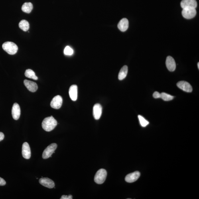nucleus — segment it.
<instances>
[{"mask_svg": "<svg viewBox=\"0 0 199 199\" xmlns=\"http://www.w3.org/2000/svg\"><path fill=\"white\" fill-rule=\"evenodd\" d=\"M20 113H21V111H20L19 105L17 103H14L12 109V114L13 119L16 120L19 119Z\"/></svg>", "mask_w": 199, "mask_h": 199, "instance_id": "nucleus-12", "label": "nucleus"}, {"mask_svg": "<svg viewBox=\"0 0 199 199\" xmlns=\"http://www.w3.org/2000/svg\"><path fill=\"white\" fill-rule=\"evenodd\" d=\"M57 125V122L52 116L46 118L42 121V126L45 131L50 132L53 130Z\"/></svg>", "mask_w": 199, "mask_h": 199, "instance_id": "nucleus-1", "label": "nucleus"}, {"mask_svg": "<svg viewBox=\"0 0 199 199\" xmlns=\"http://www.w3.org/2000/svg\"><path fill=\"white\" fill-rule=\"evenodd\" d=\"M140 175L141 174L138 171H136L128 174L125 178V181L129 183L135 182L139 178Z\"/></svg>", "mask_w": 199, "mask_h": 199, "instance_id": "nucleus-10", "label": "nucleus"}, {"mask_svg": "<svg viewBox=\"0 0 199 199\" xmlns=\"http://www.w3.org/2000/svg\"><path fill=\"white\" fill-rule=\"evenodd\" d=\"M24 84L28 90L32 92H35L38 89V86L36 83L27 80L24 81Z\"/></svg>", "mask_w": 199, "mask_h": 199, "instance_id": "nucleus-15", "label": "nucleus"}, {"mask_svg": "<svg viewBox=\"0 0 199 199\" xmlns=\"http://www.w3.org/2000/svg\"><path fill=\"white\" fill-rule=\"evenodd\" d=\"M128 71V66H124L121 69L119 73L118 78L119 80H123L127 76Z\"/></svg>", "mask_w": 199, "mask_h": 199, "instance_id": "nucleus-18", "label": "nucleus"}, {"mask_svg": "<svg viewBox=\"0 0 199 199\" xmlns=\"http://www.w3.org/2000/svg\"><path fill=\"white\" fill-rule=\"evenodd\" d=\"M25 75L27 78L32 79L34 80H38V77L36 76L35 72L30 69H28L26 70Z\"/></svg>", "mask_w": 199, "mask_h": 199, "instance_id": "nucleus-21", "label": "nucleus"}, {"mask_svg": "<svg viewBox=\"0 0 199 199\" xmlns=\"http://www.w3.org/2000/svg\"><path fill=\"white\" fill-rule=\"evenodd\" d=\"M139 119L140 124L143 127H146L149 124V122L147 120H146L141 115L138 116Z\"/></svg>", "mask_w": 199, "mask_h": 199, "instance_id": "nucleus-23", "label": "nucleus"}, {"mask_svg": "<svg viewBox=\"0 0 199 199\" xmlns=\"http://www.w3.org/2000/svg\"><path fill=\"white\" fill-rule=\"evenodd\" d=\"M4 137H5V136H4V134L2 132H0V142L2 141Z\"/></svg>", "mask_w": 199, "mask_h": 199, "instance_id": "nucleus-28", "label": "nucleus"}, {"mask_svg": "<svg viewBox=\"0 0 199 199\" xmlns=\"http://www.w3.org/2000/svg\"><path fill=\"white\" fill-rule=\"evenodd\" d=\"M19 27L24 32H27L29 29V24L27 20H22L19 23Z\"/></svg>", "mask_w": 199, "mask_h": 199, "instance_id": "nucleus-20", "label": "nucleus"}, {"mask_svg": "<svg viewBox=\"0 0 199 199\" xmlns=\"http://www.w3.org/2000/svg\"><path fill=\"white\" fill-rule=\"evenodd\" d=\"M182 9L186 8H196L197 6L196 0H182L180 3Z\"/></svg>", "mask_w": 199, "mask_h": 199, "instance_id": "nucleus-9", "label": "nucleus"}, {"mask_svg": "<svg viewBox=\"0 0 199 199\" xmlns=\"http://www.w3.org/2000/svg\"><path fill=\"white\" fill-rule=\"evenodd\" d=\"M22 154L23 157L26 159H29L31 157V150L29 144L26 142L22 145Z\"/></svg>", "mask_w": 199, "mask_h": 199, "instance_id": "nucleus-8", "label": "nucleus"}, {"mask_svg": "<svg viewBox=\"0 0 199 199\" xmlns=\"http://www.w3.org/2000/svg\"><path fill=\"white\" fill-rule=\"evenodd\" d=\"M33 9V5L30 2H26L24 3L22 7V11L26 13H29Z\"/></svg>", "mask_w": 199, "mask_h": 199, "instance_id": "nucleus-19", "label": "nucleus"}, {"mask_svg": "<svg viewBox=\"0 0 199 199\" xmlns=\"http://www.w3.org/2000/svg\"><path fill=\"white\" fill-rule=\"evenodd\" d=\"M74 50L70 46H66L64 50V54L66 56H70L74 54Z\"/></svg>", "mask_w": 199, "mask_h": 199, "instance_id": "nucleus-24", "label": "nucleus"}, {"mask_svg": "<svg viewBox=\"0 0 199 199\" xmlns=\"http://www.w3.org/2000/svg\"><path fill=\"white\" fill-rule=\"evenodd\" d=\"M107 172L104 169H100L97 172L94 178L95 182L98 184H102L106 179Z\"/></svg>", "mask_w": 199, "mask_h": 199, "instance_id": "nucleus-3", "label": "nucleus"}, {"mask_svg": "<svg viewBox=\"0 0 199 199\" xmlns=\"http://www.w3.org/2000/svg\"><path fill=\"white\" fill-rule=\"evenodd\" d=\"M197 11L195 8H186L182 9V15L185 19H192L196 15Z\"/></svg>", "mask_w": 199, "mask_h": 199, "instance_id": "nucleus-5", "label": "nucleus"}, {"mask_svg": "<svg viewBox=\"0 0 199 199\" xmlns=\"http://www.w3.org/2000/svg\"><path fill=\"white\" fill-rule=\"evenodd\" d=\"M153 96L154 98L155 99L160 98V97H161V93H160L158 92H155L154 93Z\"/></svg>", "mask_w": 199, "mask_h": 199, "instance_id": "nucleus-25", "label": "nucleus"}, {"mask_svg": "<svg viewBox=\"0 0 199 199\" xmlns=\"http://www.w3.org/2000/svg\"><path fill=\"white\" fill-rule=\"evenodd\" d=\"M197 66H198V69H199V63L198 62V63L197 64Z\"/></svg>", "mask_w": 199, "mask_h": 199, "instance_id": "nucleus-29", "label": "nucleus"}, {"mask_svg": "<svg viewBox=\"0 0 199 199\" xmlns=\"http://www.w3.org/2000/svg\"><path fill=\"white\" fill-rule=\"evenodd\" d=\"M160 98L162 99L164 101H169L172 100L174 98V97L165 93H161Z\"/></svg>", "mask_w": 199, "mask_h": 199, "instance_id": "nucleus-22", "label": "nucleus"}, {"mask_svg": "<svg viewBox=\"0 0 199 199\" xmlns=\"http://www.w3.org/2000/svg\"><path fill=\"white\" fill-rule=\"evenodd\" d=\"M166 67L170 72H173L176 69V63L174 58L171 56H168L166 58Z\"/></svg>", "mask_w": 199, "mask_h": 199, "instance_id": "nucleus-11", "label": "nucleus"}, {"mask_svg": "<svg viewBox=\"0 0 199 199\" xmlns=\"http://www.w3.org/2000/svg\"><path fill=\"white\" fill-rule=\"evenodd\" d=\"M69 95L73 101H75L78 98V87L76 85H72L69 89Z\"/></svg>", "mask_w": 199, "mask_h": 199, "instance_id": "nucleus-16", "label": "nucleus"}, {"mask_svg": "<svg viewBox=\"0 0 199 199\" xmlns=\"http://www.w3.org/2000/svg\"><path fill=\"white\" fill-rule=\"evenodd\" d=\"M63 99L61 96L60 95L54 97L51 102V106L52 108L58 109L62 106Z\"/></svg>", "mask_w": 199, "mask_h": 199, "instance_id": "nucleus-6", "label": "nucleus"}, {"mask_svg": "<svg viewBox=\"0 0 199 199\" xmlns=\"http://www.w3.org/2000/svg\"><path fill=\"white\" fill-rule=\"evenodd\" d=\"M177 86L181 90L188 93L192 92V87L189 83L186 81H181L178 82Z\"/></svg>", "mask_w": 199, "mask_h": 199, "instance_id": "nucleus-7", "label": "nucleus"}, {"mask_svg": "<svg viewBox=\"0 0 199 199\" xmlns=\"http://www.w3.org/2000/svg\"><path fill=\"white\" fill-rule=\"evenodd\" d=\"M102 112V107L99 104L94 105L93 108V114L95 119L98 120L101 116Z\"/></svg>", "mask_w": 199, "mask_h": 199, "instance_id": "nucleus-13", "label": "nucleus"}, {"mask_svg": "<svg viewBox=\"0 0 199 199\" xmlns=\"http://www.w3.org/2000/svg\"><path fill=\"white\" fill-rule=\"evenodd\" d=\"M3 50L8 54L14 55L17 53L18 48L17 45L14 42H6L2 45Z\"/></svg>", "mask_w": 199, "mask_h": 199, "instance_id": "nucleus-2", "label": "nucleus"}, {"mask_svg": "<svg viewBox=\"0 0 199 199\" xmlns=\"http://www.w3.org/2000/svg\"><path fill=\"white\" fill-rule=\"evenodd\" d=\"M129 27V22L126 18H123L122 19L118 24V27L119 29L122 32L126 31Z\"/></svg>", "mask_w": 199, "mask_h": 199, "instance_id": "nucleus-17", "label": "nucleus"}, {"mask_svg": "<svg viewBox=\"0 0 199 199\" xmlns=\"http://www.w3.org/2000/svg\"><path fill=\"white\" fill-rule=\"evenodd\" d=\"M57 147V145L55 143L50 144L44 150L42 153V158L44 159H47L51 157L53 153Z\"/></svg>", "mask_w": 199, "mask_h": 199, "instance_id": "nucleus-4", "label": "nucleus"}, {"mask_svg": "<svg viewBox=\"0 0 199 199\" xmlns=\"http://www.w3.org/2000/svg\"><path fill=\"white\" fill-rule=\"evenodd\" d=\"M6 184L5 180L3 178L0 177V186H5Z\"/></svg>", "mask_w": 199, "mask_h": 199, "instance_id": "nucleus-27", "label": "nucleus"}, {"mask_svg": "<svg viewBox=\"0 0 199 199\" xmlns=\"http://www.w3.org/2000/svg\"><path fill=\"white\" fill-rule=\"evenodd\" d=\"M73 198V197L72 195H70L68 196H65L63 195L60 198L61 199H72Z\"/></svg>", "mask_w": 199, "mask_h": 199, "instance_id": "nucleus-26", "label": "nucleus"}, {"mask_svg": "<svg viewBox=\"0 0 199 199\" xmlns=\"http://www.w3.org/2000/svg\"><path fill=\"white\" fill-rule=\"evenodd\" d=\"M40 183L46 187L49 188H53L54 187V182L48 178H42L39 180Z\"/></svg>", "mask_w": 199, "mask_h": 199, "instance_id": "nucleus-14", "label": "nucleus"}]
</instances>
